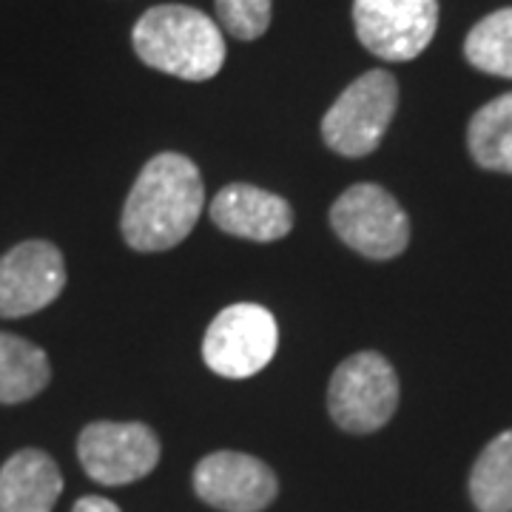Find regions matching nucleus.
I'll return each instance as SVG.
<instances>
[{"label": "nucleus", "mask_w": 512, "mask_h": 512, "mask_svg": "<svg viewBox=\"0 0 512 512\" xmlns=\"http://www.w3.org/2000/svg\"><path fill=\"white\" fill-rule=\"evenodd\" d=\"M205 185L200 168L183 154L165 151L148 160L123 205V237L134 251H168L200 220Z\"/></svg>", "instance_id": "nucleus-1"}, {"label": "nucleus", "mask_w": 512, "mask_h": 512, "mask_svg": "<svg viewBox=\"0 0 512 512\" xmlns=\"http://www.w3.org/2000/svg\"><path fill=\"white\" fill-rule=\"evenodd\" d=\"M131 43L146 66L191 83L217 77L225 63V40L217 20L180 3L148 9L134 23Z\"/></svg>", "instance_id": "nucleus-2"}, {"label": "nucleus", "mask_w": 512, "mask_h": 512, "mask_svg": "<svg viewBox=\"0 0 512 512\" xmlns=\"http://www.w3.org/2000/svg\"><path fill=\"white\" fill-rule=\"evenodd\" d=\"M399 109V83L384 69L353 80L322 120V137L342 157H367L382 143Z\"/></svg>", "instance_id": "nucleus-3"}, {"label": "nucleus", "mask_w": 512, "mask_h": 512, "mask_svg": "<svg viewBox=\"0 0 512 512\" xmlns=\"http://www.w3.org/2000/svg\"><path fill=\"white\" fill-rule=\"evenodd\" d=\"M333 421L348 433H376L399 407V379L379 353H356L336 367L328 387Z\"/></svg>", "instance_id": "nucleus-4"}, {"label": "nucleus", "mask_w": 512, "mask_h": 512, "mask_svg": "<svg viewBox=\"0 0 512 512\" xmlns=\"http://www.w3.org/2000/svg\"><path fill=\"white\" fill-rule=\"evenodd\" d=\"M330 225L339 239L367 259H393L410 242V220L382 185L359 183L330 208Z\"/></svg>", "instance_id": "nucleus-5"}, {"label": "nucleus", "mask_w": 512, "mask_h": 512, "mask_svg": "<svg viewBox=\"0 0 512 512\" xmlns=\"http://www.w3.org/2000/svg\"><path fill=\"white\" fill-rule=\"evenodd\" d=\"M279 328L274 313L262 305H231L205 330L202 359L217 376L248 379L274 359Z\"/></svg>", "instance_id": "nucleus-6"}, {"label": "nucleus", "mask_w": 512, "mask_h": 512, "mask_svg": "<svg viewBox=\"0 0 512 512\" xmlns=\"http://www.w3.org/2000/svg\"><path fill=\"white\" fill-rule=\"evenodd\" d=\"M353 26L370 55L404 63L439 29V0H353Z\"/></svg>", "instance_id": "nucleus-7"}, {"label": "nucleus", "mask_w": 512, "mask_h": 512, "mask_svg": "<svg viewBox=\"0 0 512 512\" xmlns=\"http://www.w3.org/2000/svg\"><path fill=\"white\" fill-rule=\"evenodd\" d=\"M77 456L97 484L120 487L157 467L160 441L140 421H94L77 439Z\"/></svg>", "instance_id": "nucleus-8"}, {"label": "nucleus", "mask_w": 512, "mask_h": 512, "mask_svg": "<svg viewBox=\"0 0 512 512\" xmlns=\"http://www.w3.org/2000/svg\"><path fill=\"white\" fill-rule=\"evenodd\" d=\"M66 285L63 254L46 239H29L0 256V319H23L52 305Z\"/></svg>", "instance_id": "nucleus-9"}, {"label": "nucleus", "mask_w": 512, "mask_h": 512, "mask_svg": "<svg viewBox=\"0 0 512 512\" xmlns=\"http://www.w3.org/2000/svg\"><path fill=\"white\" fill-rule=\"evenodd\" d=\"M194 490L222 512H262L276 498V476L259 458L220 450L197 464Z\"/></svg>", "instance_id": "nucleus-10"}, {"label": "nucleus", "mask_w": 512, "mask_h": 512, "mask_svg": "<svg viewBox=\"0 0 512 512\" xmlns=\"http://www.w3.org/2000/svg\"><path fill=\"white\" fill-rule=\"evenodd\" d=\"M214 225L251 242H276L293 228V211L282 197L248 183H231L211 202Z\"/></svg>", "instance_id": "nucleus-11"}, {"label": "nucleus", "mask_w": 512, "mask_h": 512, "mask_svg": "<svg viewBox=\"0 0 512 512\" xmlns=\"http://www.w3.org/2000/svg\"><path fill=\"white\" fill-rule=\"evenodd\" d=\"M63 493L55 458L20 450L0 467V512H52Z\"/></svg>", "instance_id": "nucleus-12"}, {"label": "nucleus", "mask_w": 512, "mask_h": 512, "mask_svg": "<svg viewBox=\"0 0 512 512\" xmlns=\"http://www.w3.org/2000/svg\"><path fill=\"white\" fill-rule=\"evenodd\" d=\"M52 379L46 350L0 330V404H20L35 399Z\"/></svg>", "instance_id": "nucleus-13"}, {"label": "nucleus", "mask_w": 512, "mask_h": 512, "mask_svg": "<svg viewBox=\"0 0 512 512\" xmlns=\"http://www.w3.org/2000/svg\"><path fill=\"white\" fill-rule=\"evenodd\" d=\"M467 146L481 168L512 174V92L495 97L473 114Z\"/></svg>", "instance_id": "nucleus-14"}, {"label": "nucleus", "mask_w": 512, "mask_h": 512, "mask_svg": "<svg viewBox=\"0 0 512 512\" xmlns=\"http://www.w3.org/2000/svg\"><path fill=\"white\" fill-rule=\"evenodd\" d=\"M470 498L478 512H512V430L481 450L470 473Z\"/></svg>", "instance_id": "nucleus-15"}, {"label": "nucleus", "mask_w": 512, "mask_h": 512, "mask_svg": "<svg viewBox=\"0 0 512 512\" xmlns=\"http://www.w3.org/2000/svg\"><path fill=\"white\" fill-rule=\"evenodd\" d=\"M464 55L478 72L512 80V9H498L478 20L464 40Z\"/></svg>", "instance_id": "nucleus-16"}, {"label": "nucleus", "mask_w": 512, "mask_h": 512, "mask_svg": "<svg viewBox=\"0 0 512 512\" xmlns=\"http://www.w3.org/2000/svg\"><path fill=\"white\" fill-rule=\"evenodd\" d=\"M220 26L237 40H256L271 26L274 0H214Z\"/></svg>", "instance_id": "nucleus-17"}, {"label": "nucleus", "mask_w": 512, "mask_h": 512, "mask_svg": "<svg viewBox=\"0 0 512 512\" xmlns=\"http://www.w3.org/2000/svg\"><path fill=\"white\" fill-rule=\"evenodd\" d=\"M72 512H120V507L109 498H100V495H83L72 507Z\"/></svg>", "instance_id": "nucleus-18"}]
</instances>
